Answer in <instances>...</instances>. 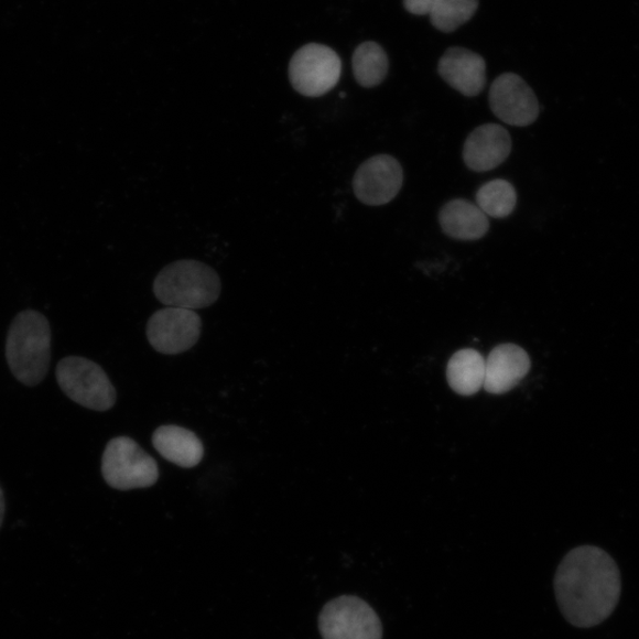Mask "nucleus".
Segmentation results:
<instances>
[{
  "label": "nucleus",
  "instance_id": "nucleus-1",
  "mask_svg": "<svg viewBox=\"0 0 639 639\" xmlns=\"http://www.w3.org/2000/svg\"><path fill=\"white\" fill-rule=\"evenodd\" d=\"M554 593L559 609L570 625L589 629L602 625L618 605L621 593L619 568L610 554L584 545L568 552L555 573Z\"/></svg>",
  "mask_w": 639,
  "mask_h": 639
},
{
  "label": "nucleus",
  "instance_id": "nucleus-9",
  "mask_svg": "<svg viewBox=\"0 0 639 639\" xmlns=\"http://www.w3.org/2000/svg\"><path fill=\"white\" fill-rule=\"evenodd\" d=\"M489 105L495 117L516 127L530 126L540 115L534 91L513 73H505L495 79L489 91Z\"/></svg>",
  "mask_w": 639,
  "mask_h": 639
},
{
  "label": "nucleus",
  "instance_id": "nucleus-20",
  "mask_svg": "<svg viewBox=\"0 0 639 639\" xmlns=\"http://www.w3.org/2000/svg\"><path fill=\"white\" fill-rule=\"evenodd\" d=\"M436 0H404L405 9L418 15H425L431 13L435 7Z\"/></svg>",
  "mask_w": 639,
  "mask_h": 639
},
{
  "label": "nucleus",
  "instance_id": "nucleus-12",
  "mask_svg": "<svg viewBox=\"0 0 639 639\" xmlns=\"http://www.w3.org/2000/svg\"><path fill=\"white\" fill-rule=\"evenodd\" d=\"M531 370V359L527 351L515 344L495 347L486 359L485 390L492 394H503L519 386Z\"/></svg>",
  "mask_w": 639,
  "mask_h": 639
},
{
  "label": "nucleus",
  "instance_id": "nucleus-6",
  "mask_svg": "<svg viewBox=\"0 0 639 639\" xmlns=\"http://www.w3.org/2000/svg\"><path fill=\"white\" fill-rule=\"evenodd\" d=\"M324 639H381L382 627L372 607L355 596L327 603L318 616Z\"/></svg>",
  "mask_w": 639,
  "mask_h": 639
},
{
  "label": "nucleus",
  "instance_id": "nucleus-11",
  "mask_svg": "<svg viewBox=\"0 0 639 639\" xmlns=\"http://www.w3.org/2000/svg\"><path fill=\"white\" fill-rule=\"evenodd\" d=\"M509 132L501 124L487 123L475 128L463 147V160L474 172H488L503 164L511 153Z\"/></svg>",
  "mask_w": 639,
  "mask_h": 639
},
{
  "label": "nucleus",
  "instance_id": "nucleus-7",
  "mask_svg": "<svg viewBox=\"0 0 639 639\" xmlns=\"http://www.w3.org/2000/svg\"><path fill=\"white\" fill-rule=\"evenodd\" d=\"M343 63L331 47L311 43L302 46L290 63L293 88L307 98H320L338 85Z\"/></svg>",
  "mask_w": 639,
  "mask_h": 639
},
{
  "label": "nucleus",
  "instance_id": "nucleus-5",
  "mask_svg": "<svg viewBox=\"0 0 639 639\" xmlns=\"http://www.w3.org/2000/svg\"><path fill=\"white\" fill-rule=\"evenodd\" d=\"M101 472L109 487L123 491L152 487L159 478L156 461L126 436L108 442Z\"/></svg>",
  "mask_w": 639,
  "mask_h": 639
},
{
  "label": "nucleus",
  "instance_id": "nucleus-8",
  "mask_svg": "<svg viewBox=\"0 0 639 639\" xmlns=\"http://www.w3.org/2000/svg\"><path fill=\"white\" fill-rule=\"evenodd\" d=\"M147 333L149 343L159 354L181 355L198 343L202 320L195 311L169 307L151 316Z\"/></svg>",
  "mask_w": 639,
  "mask_h": 639
},
{
  "label": "nucleus",
  "instance_id": "nucleus-18",
  "mask_svg": "<svg viewBox=\"0 0 639 639\" xmlns=\"http://www.w3.org/2000/svg\"><path fill=\"white\" fill-rule=\"evenodd\" d=\"M518 202L513 185L505 180H495L478 188L476 205L486 216L506 218L513 214Z\"/></svg>",
  "mask_w": 639,
  "mask_h": 639
},
{
  "label": "nucleus",
  "instance_id": "nucleus-14",
  "mask_svg": "<svg viewBox=\"0 0 639 639\" xmlns=\"http://www.w3.org/2000/svg\"><path fill=\"white\" fill-rule=\"evenodd\" d=\"M438 219L443 232L457 241H477L490 228L488 216L476 203L467 199L447 202L442 207Z\"/></svg>",
  "mask_w": 639,
  "mask_h": 639
},
{
  "label": "nucleus",
  "instance_id": "nucleus-21",
  "mask_svg": "<svg viewBox=\"0 0 639 639\" xmlns=\"http://www.w3.org/2000/svg\"><path fill=\"white\" fill-rule=\"evenodd\" d=\"M6 516V497L2 487H0V527H2Z\"/></svg>",
  "mask_w": 639,
  "mask_h": 639
},
{
  "label": "nucleus",
  "instance_id": "nucleus-4",
  "mask_svg": "<svg viewBox=\"0 0 639 639\" xmlns=\"http://www.w3.org/2000/svg\"><path fill=\"white\" fill-rule=\"evenodd\" d=\"M56 379L73 402L94 411H107L117 403V391L102 367L83 357H67L56 367Z\"/></svg>",
  "mask_w": 639,
  "mask_h": 639
},
{
  "label": "nucleus",
  "instance_id": "nucleus-10",
  "mask_svg": "<svg viewBox=\"0 0 639 639\" xmlns=\"http://www.w3.org/2000/svg\"><path fill=\"white\" fill-rule=\"evenodd\" d=\"M404 181V173L398 160L380 154L366 160L354 178L356 197L366 205L380 206L392 202Z\"/></svg>",
  "mask_w": 639,
  "mask_h": 639
},
{
  "label": "nucleus",
  "instance_id": "nucleus-3",
  "mask_svg": "<svg viewBox=\"0 0 639 639\" xmlns=\"http://www.w3.org/2000/svg\"><path fill=\"white\" fill-rule=\"evenodd\" d=\"M216 271L199 261L183 260L160 271L153 283L155 297L164 305L189 311L210 307L220 295Z\"/></svg>",
  "mask_w": 639,
  "mask_h": 639
},
{
  "label": "nucleus",
  "instance_id": "nucleus-15",
  "mask_svg": "<svg viewBox=\"0 0 639 639\" xmlns=\"http://www.w3.org/2000/svg\"><path fill=\"white\" fill-rule=\"evenodd\" d=\"M155 451L173 465L189 469L197 467L204 457L202 441L192 431L177 425H163L152 437Z\"/></svg>",
  "mask_w": 639,
  "mask_h": 639
},
{
  "label": "nucleus",
  "instance_id": "nucleus-16",
  "mask_svg": "<svg viewBox=\"0 0 639 639\" xmlns=\"http://www.w3.org/2000/svg\"><path fill=\"white\" fill-rule=\"evenodd\" d=\"M485 377L486 359L475 349H461L447 362V382L461 396H473L481 390Z\"/></svg>",
  "mask_w": 639,
  "mask_h": 639
},
{
  "label": "nucleus",
  "instance_id": "nucleus-13",
  "mask_svg": "<svg viewBox=\"0 0 639 639\" xmlns=\"http://www.w3.org/2000/svg\"><path fill=\"white\" fill-rule=\"evenodd\" d=\"M438 73L447 85L468 98L481 94L486 87L484 57L465 47L447 50L440 59Z\"/></svg>",
  "mask_w": 639,
  "mask_h": 639
},
{
  "label": "nucleus",
  "instance_id": "nucleus-2",
  "mask_svg": "<svg viewBox=\"0 0 639 639\" xmlns=\"http://www.w3.org/2000/svg\"><path fill=\"white\" fill-rule=\"evenodd\" d=\"M10 370L23 386H39L52 361V329L40 312L28 310L14 317L7 338Z\"/></svg>",
  "mask_w": 639,
  "mask_h": 639
},
{
  "label": "nucleus",
  "instance_id": "nucleus-17",
  "mask_svg": "<svg viewBox=\"0 0 639 639\" xmlns=\"http://www.w3.org/2000/svg\"><path fill=\"white\" fill-rule=\"evenodd\" d=\"M357 83L364 88L379 86L389 73V58L386 51L376 42L360 44L351 59Z\"/></svg>",
  "mask_w": 639,
  "mask_h": 639
},
{
  "label": "nucleus",
  "instance_id": "nucleus-19",
  "mask_svg": "<svg viewBox=\"0 0 639 639\" xmlns=\"http://www.w3.org/2000/svg\"><path fill=\"white\" fill-rule=\"evenodd\" d=\"M478 0H436L430 20L442 32H453L473 19Z\"/></svg>",
  "mask_w": 639,
  "mask_h": 639
}]
</instances>
